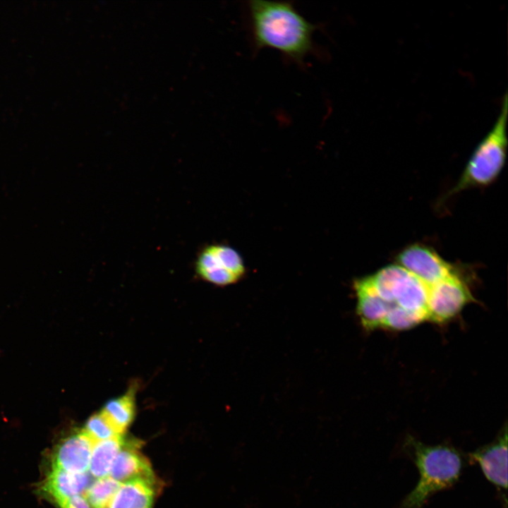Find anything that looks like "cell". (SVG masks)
I'll return each mask as SVG.
<instances>
[{
  "instance_id": "cell-1",
  "label": "cell",
  "mask_w": 508,
  "mask_h": 508,
  "mask_svg": "<svg viewBox=\"0 0 508 508\" xmlns=\"http://www.w3.org/2000/svg\"><path fill=\"white\" fill-rule=\"evenodd\" d=\"M247 8L255 52L272 49L301 66L308 56L316 53L313 35L318 27L302 16L293 2L252 0Z\"/></svg>"
},
{
  "instance_id": "cell-2",
  "label": "cell",
  "mask_w": 508,
  "mask_h": 508,
  "mask_svg": "<svg viewBox=\"0 0 508 508\" xmlns=\"http://www.w3.org/2000/svg\"><path fill=\"white\" fill-rule=\"evenodd\" d=\"M403 447L416 464L420 478L399 508H421L430 496L452 487L458 480L463 462L454 447L427 445L411 436L406 438Z\"/></svg>"
},
{
  "instance_id": "cell-3",
  "label": "cell",
  "mask_w": 508,
  "mask_h": 508,
  "mask_svg": "<svg viewBox=\"0 0 508 508\" xmlns=\"http://www.w3.org/2000/svg\"><path fill=\"white\" fill-rule=\"evenodd\" d=\"M507 116L508 97L505 93L493 127L477 145L459 181L447 197L468 188L489 186L497 179L507 159Z\"/></svg>"
},
{
  "instance_id": "cell-4",
  "label": "cell",
  "mask_w": 508,
  "mask_h": 508,
  "mask_svg": "<svg viewBox=\"0 0 508 508\" xmlns=\"http://www.w3.org/2000/svg\"><path fill=\"white\" fill-rule=\"evenodd\" d=\"M368 277L390 310L399 307L429 320V286L416 275L399 265H391Z\"/></svg>"
},
{
  "instance_id": "cell-5",
  "label": "cell",
  "mask_w": 508,
  "mask_h": 508,
  "mask_svg": "<svg viewBox=\"0 0 508 508\" xmlns=\"http://www.w3.org/2000/svg\"><path fill=\"white\" fill-rule=\"evenodd\" d=\"M195 270L204 281L222 286L240 280L246 272V267L236 250L223 244H212L199 253Z\"/></svg>"
},
{
  "instance_id": "cell-6",
  "label": "cell",
  "mask_w": 508,
  "mask_h": 508,
  "mask_svg": "<svg viewBox=\"0 0 508 508\" xmlns=\"http://www.w3.org/2000/svg\"><path fill=\"white\" fill-rule=\"evenodd\" d=\"M403 267L428 286L460 274L457 268L444 260L435 250L421 244H413L403 249L396 258Z\"/></svg>"
},
{
  "instance_id": "cell-7",
  "label": "cell",
  "mask_w": 508,
  "mask_h": 508,
  "mask_svg": "<svg viewBox=\"0 0 508 508\" xmlns=\"http://www.w3.org/2000/svg\"><path fill=\"white\" fill-rule=\"evenodd\" d=\"M472 299L461 274L429 286V320L445 322L455 316Z\"/></svg>"
},
{
  "instance_id": "cell-8",
  "label": "cell",
  "mask_w": 508,
  "mask_h": 508,
  "mask_svg": "<svg viewBox=\"0 0 508 508\" xmlns=\"http://www.w3.org/2000/svg\"><path fill=\"white\" fill-rule=\"evenodd\" d=\"M95 444L83 430L71 435L56 447L52 455V468L73 473H85Z\"/></svg>"
},
{
  "instance_id": "cell-9",
  "label": "cell",
  "mask_w": 508,
  "mask_h": 508,
  "mask_svg": "<svg viewBox=\"0 0 508 508\" xmlns=\"http://www.w3.org/2000/svg\"><path fill=\"white\" fill-rule=\"evenodd\" d=\"M477 462L485 478L499 489L507 488V432L505 428L497 438L489 445L469 454Z\"/></svg>"
},
{
  "instance_id": "cell-10",
  "label": "cell",
  "mask_w": 508,
  "mask_h": 508,
  "mask_svg": "<svg viewBox=\"0 0 508 508\" xmlns=\"http://www.w3.org/2000/svg\"><path fill=\"white\" fill-rule=\"evenodd\" d=\"M356 294V313L364 328L374 329L382 327L389 307L377 294L368 277L353 282Z\"/></svg>"
},
{
  "instance_id": "cell-11",
  "label": "cell",
  "mask_w": 508,
  "mask_h": 508,
  "mask_svg": "<svg viewBox=\"0 0 508 508\" xmlns=\"http://www.w3.org/2000/svg\"><path fill=\"white\" fill-rule=\"evenodd\" d=\"M90 483L86 473H73L52 468L41 491L60 507L71 498L85 492Z\"/></svg>"
},
{
  "instance_id": "cell-12",
  "label": "cell",
  "mask_w": 508,
  "mask_h": 508,
  "mask_svg": "<svg viewBox=\"0 0 508 508\" xmlns=\"http://www.w3.org/2000/svg\"><path fill=\"white\" fill-rule=\"evenodd\" d=\"M135 445L126 442L111 466L109 474L115 480L123 483L135 479L154 483V475L150 463L135 449Z\"/></svg>"
},
{
  "instance_id": "cell-13",
  "label": "cell",
  "mask_w": 508,
  "mask_h": 508,
  "mask_svg": "<svg viewBox=\"0 0 508 508\" xmlns=\"http://www.w3.org/2000/svg\"><path fill=\"white\" fill-rule=\"evenodd\" d=\"M153 483L135 479L121 483L109 504V508H152Z\"/></svg>"
},
{
  "instance_id": "cell-14",
  "label": "cell",
  "mask_w": 508,
  "mask_h": 508,
  "mask_svg": "<svg viewBox=\"0 0 508 508\" xmlns=\"http://www.w3.org/2000/svg\"><path fill=\"white\" fill-rule=\"evenodd\" d=\"M135 387H131L125 394L107 402L101 411L120 435H123L135 418Z\"/></svg>"
},
{
  "instance_id": "cell-15",
  "label": "cell",
  "mask_w": 508,
  "mask_h": 508,
  "mask_svg": "<svg viewBox=\"0 0 508 508\" xmlns=\"http://www.w3.org/2000/svg\"><path fill=\"white\" fill-rule=\"evenodd\" d=\"M126 440L121 435L94 445L89 466L92 476L101 478L109 474L113 462Z\"/></svg>"
},
{
  "instance_id": "cell-16",
  "label": "cell",
  "mask_w": 508,
  "mask_h": 508,
  "mask_svg": "<svg viewBox=\"0 0 508 508\" xmlns=\"http://www.w3.org/2000/svg\"><path fill=\"white\" fill-rule=\"evenodd\" d=\"M121 484L110 476L97 478L84 492L85 498L93 508H106Z\"/></svg>"
},
{
  "instance_id": "cell-17",
  "label": "cell",
  "mask_w": 508,
  "mask_h": 508,
  "mask_svg": "<svg viewBox=\"0 0 508 508\" xmlns=\"http://www.w3.org/2000/svg\"><path fill=\"white\" fill-rule=\"evenodd\" d=\"M83 430L96 443L109 438L121 436L100 411L92 415Z\"/></svg>"
},
{
  "instance_id": "cell-18",
  "label": "cell",
  "mask_w": 508,
  "mask_h": 508,
  "mask_svg": "<svg viewBox=\"0 0 508 508\" xmlns=\"http://www.w3.org/2000/svg\"><path fill=\"white\" fill-rule=\"evenodd\" d=\"M59 508H90V505L85 497L77 495L68 500Z\"/></svg>"
}]
</instances>
